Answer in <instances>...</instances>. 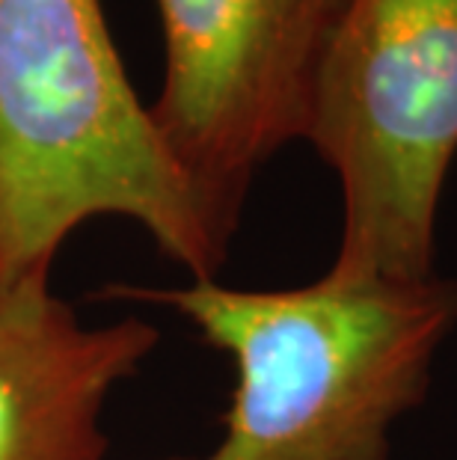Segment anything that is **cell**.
<instances>
[{
    "label": "cell",
    "mask_w": 457,
    "mask_h": 460,
    "mask_svg": "<svg viewBox=\"0 0 457 460\" xmlns=\"http://www.w3.org/2000/svg\"><path fill=\"white\" fill-rule=\"evenodd\" d=\"M131 220L193 282L232 234L163 149L101 0H0V291L51 273L69 234Z\"/></svg>",
    "instance_id": "obj_1"
},
{
    "label": "cell",
    "mask_w": 457,
    "mask_h": 460,
    "mask_svg": "<svg viewBox=\"0 0 457 460\" xmlns=\"http://www.w3.org/2000/svg\"><path fill=\"white\" fill-rule=\"evenodd\" d=\"M107 300L190 321L235 366L223 437L206 455L158 460H389L392 428L427 398L457 330V279H351L247 291L220 279L107 286Z\"/></svg>",
    "instance_id": "obj_2"
},
{
    "label": "cell",
    "mask_w": 457,
    "mask_h": 460,
    "mask_svg": "<svg viewBox=\"0 0 457 460\" xmlns=\"http://www.w3.org/2000/svg\"><path fill=\"white\" fill-rule=\"evenodd\" d=\"M306 143L342 188L330 270L436 277V208L457 155V0H351L321 68Z\"/></svg>",
    "instance_id": "obj_3"
},
{
    "label": "cell",
    "mask_w": 457,
    "mask_h": 460,
    "mask_svg": "<svg viewBox=\"0 0 457 460\" xmlns=\"http://www.w3.org/2000/svg\"><path fill=\"white\" fill-rule=\"evenodd\" d=\"M347 4L158 0L163 77L145 107L172 164L229 234L261 166L306 140Z\"/></svg>",
    "instance_id": "obj_4"
},
{
    "label": "cell",
    "mask_w": 457,
    "mask_h": 460,
    "mask_svg": "<svg viewBox=\"0 0 457 460\" xmlns=\"http://www.w3.org/2000/svg\"><path fill=\"white\" fill-rule=\"evenodd\" d=\"M143 318L90 327L51 273L0 291V460H104V407L158 348Z\"/></svg>",
    "instance_id": "obj_5"
}]
</instances>
